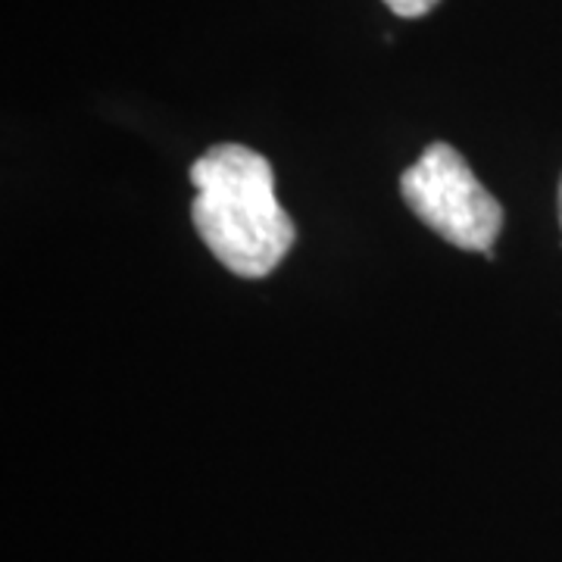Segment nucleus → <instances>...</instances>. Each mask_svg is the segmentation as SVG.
<instances>
[{
  "label": "nucleus",
  "instance_id": "obj_1",
  "mask_svg": "<svg viewBox=\"0 0 562 562\" xmlns=\"http://www.w3.org/2000/svg\"><path fill=\"white\" fill-rule=\"evenodd\" d=\"M191 220L206 250L238 279H266L294 247L272 162L244 144H213L191 162Z\"/></svg>",
  "mask_w": 562,
  "mask_h": 562
},
{
  "label": "nucleus",
  "instance_id": "obj_3",
  "mask_svg": "<svg viewBox=\"0 0 562 562\" xmlns=\"http://www.w3.org/2000/svg\"><path fill=\"white\" fill-rule=\"evenodd\" d=\"M441 0H384V7L401 16V20H419L425 13H431Z\"/></svg>",
  "mask_w": 562,
  "mask_h": 562
},
{
  "label": "nucleus",
  "instance_id": "obj_4",
  "mask_svg": "<svg viewBox=\"0 0 562 562\" xmlns=\"http://www.w3.org/2000/svg\"><path fill=\"white\" fill-rule=\"evenodd\" d=\"M557 203H560V225H562V176H560V198H557Z\"/></svg>",
  "mask_w": 562,
  "mask_h": 562
},
{
  "label": "nucleus",
  "instance_id": "obj_2",
  "mask_svg": "<svg viewBox=\"0 0 562 562\" xmlns=\"http://www.w3.org/2000/svg\"><path fill=\"white\" fill-rule=\"evenodd\" d=\"M401 198L409 213L447 244L494 260L503 228V206L475 179L457 147L435 140L401 176Z\"/></svg>",
  "mask_w": 562,
  "mask_h": 562
}]
</instances>
